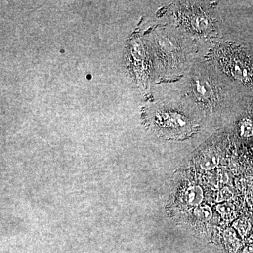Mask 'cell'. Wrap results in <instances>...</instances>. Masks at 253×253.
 Masks as SVG:
<instances>
[{
	"label": "cell",
	"instance_id": "1",
	"mask_svg": "<svg viewBox=\"0 0 253 253\" xmlns=\"http://www.w3.org/2000/svg\"><path fill=\"white\" fill-rule=\"evenodd\" d=\"M189 96L203 111H221L225 84L208 68L197 67L191 73Z\"/></svg>",
	"mask_w": 253,
	"mask_h": 253
},
{
	"label": "cell",
	"instance_id": "2",
	"mask_svg": "<svg viewBox=\"0 0 253 253\" xmlns=\"http://www.w3.org/2000/svg\"><path fill=\"white\" fill-rule=\"evenodd\" d=\"M219 62L229 76L244 85L253 88V63L243 50H225Z\"/></svg>",
	"mask_w": 253,
	"mask_h": 253
},
{
	"label": "cell",
	"instance_id": "3",
	"mask_svg": "<svg viewBox=\"0 0 253 253\" xmlns=\"http://www.w3.org/2000/svg\"><path fill=\"white\" fill-rule=\"evenodd\" d=\"M156 121L158 125L168 128V130L184 131L190 126L187 119L182 115L169 111L158 113Z\"/></svg>",
	"mask_w": 253,
	"mask_h": 253
},
{
	"label": "cell",
	"instance_id": "4",
	"mask_svg": "<svg viewBox=\"0 0 253 253\" xmlns=\"http://www.w3.org/2000/svg\"><path fill=\"white\" fill-rule=\"evenodd\" d=\"M219 155L214 150H209L206 151L201 156L200 160V165L204 169H212L215 168L219 163Z\"/></svg>",
	"mask_w": 253,
	"mask_h": 253
},
{
	"label": "cell",
	"instance_id": "5",
	"mask_svg": "<svg viewBox=\"0 0 253 253\" xmlns=\"http://www.w3.org/2000/svg\"><path fill=\"white\" fill-rule=\"evenodd\" d=\"M203 199H204L203 190L198 186L189 188L184 194V200L191 206H198L201 204Z\"/></svg>",
	"mask_w": 253,
	"mask_h": 253
},
{
	"label": "cell",
	"instance_id": "6",
	"mask_svg": "<svg viewBox=\"0 0 253 253\" xmlns=\"http://www.w3.org/2000/svg\"><path fill=\"white\" fill-rule=\"evenodd\" d=\"M194 214L199 220L208 221L212 218V212L208 206H197L194 211Z\"/></svg>",
	"mask_w": 253,
	"mask_h": 253
},
{
	"label": "cell",
	"instance_id": "7",
	"mask_svg": "<svg viewBox=\"0 0 253 253\" xmlns=\"http://www.w3.org/2000/svg\"><path fill=\"white\" fill-rule=\"evenodd\" d=\"M234 227L239 231L241 235L244 236L247 233L250 228L249 221L245 219H239L234 224Z\"/></svg>",
	"mask_w": 253,
	"mask_h": 253
},
{
	"label": "cell",
	"instance_id": "8",
	"mask_svg": "<svg viewBox=\"0 0 253 253\" xmlns=\"http://www.w3.org/2000/svg\"><path fill=\"white\" fill-rule=\"evenodd\" d=\"M217 210L218 212L220 213L222 215H229L234 211V208L232 204H220L217 206Z\"/></svg>",
	"mask_w": 253,
	"mask_h": 253
},
{
	"label": "cell",
	"instance_id": "9",
	"mask_svg": "<svg viewBox=\"0 0 253 253\" xmlns=\"http://www.w3.org/2000/svg\"><path fill=\"white\" fill-rule=\"evenodd\" d=\"M232 197L233 194L230 189L227 187H224L219 191V194H218L217 201L221 202L223 201H229Z\"/></svg>",
	"mask_w": 253,
	"mask_h": 253
},
{
	"label": "cell",
	"instance_id": "10",
	"mask_svg": "<svg viewBox=\"0 0 253 253\" xmlns=\"http://www.w3.org/2000/svg\"><path fill=\"white\" fill-rule=\"evenodd\" d=\"M241 135L249 137L253 135V127L252 125L249 122H244L241 126Z\"/></svg>",
	"mask_w": 253,
	"mask_h": 253
},
{
	"label": "cell",
	"instance_id": "11",
	"mask_svg": "<svg viewBox=\"0 0 253 253\" xmlns=\"http://www.w3.org/2000/svg\"><path fill=\"white\" fill-rule=\"evenodd\" d=\"M224 238H225L226 242L229 245H235L237 242V239L235 235V233L231 229H228L224 233Z\"/></svg>",
	"mask_w": 253,
	"mask_h": 253
}]
</instances>
